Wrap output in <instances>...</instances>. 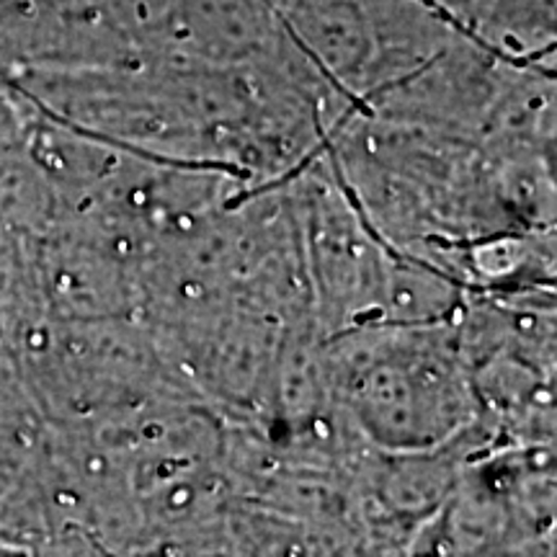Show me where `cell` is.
Returning a JSON list of instances; mask_svg holds the SVG:
<instances>
[{
  "label": "cell",
  "instance_id": "1",
  "mask_svg": "<svg viewBox=\"0 0 557 557\" xmlns=\"http://www.w3.org/2000/svg\"><path fill=\"white\" fill-rule=\"evenodd\" d=\"M403 341V338H400ZM346 382L364 426L393 447H429L462 426L470 395L455 361L408 338L351 348Z\"/></svg>",
  "mask_w": 557,
  "mask_h": 557
}]
</instances>
